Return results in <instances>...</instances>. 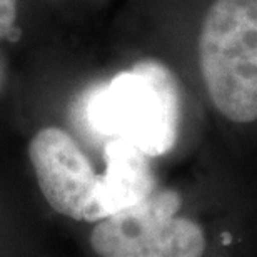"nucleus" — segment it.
<instances>
[{"instance_id":"f257e3e1","label":"nucleus","mask_w":257,"mask_h":257,"mask_svg":"<svg viewBox=\"0 0 257 257\" xmlns=\"http://www.w3.org/2000/svg\"><path fill=\"white\" fill-rule=\"evenodd\" d=\"M210 102L237 124L257 120V0H214L199 34Z\"/></svg>"},{"instance_id":"f03ea898","label":"nucleus","mask_w":257,"mask_h":257,"mask_svg":"<svg viewBox=\"0 0 257 257\" xmlns=\"http://www.w3.org/2000/svg\"><path fill=\"white\" fill-rule=\"evenodd\" d=\"M90 114L99 131L134 144L149 157L162 156L174 147L179 132L177 79L167 65L141 60L97 94Z\"/></svg>"},{"instance_id":"20e7f679","label":"nucleus","mask_w":257,"mask_h":257,"mask_svg":"<svg viewBox=\"0 0 257 257\" xmlns=\"http://www.w3.org/2000/svg\"><path fill=\"white\" fill-rule=\"evenodd\" d=\"M29 157L40 192L54 210L84 222L105 219L97 199L100 176L69 132L60 127L39 131L29 144Z\"/></svg>"},{"instance_id":"0eeeda50","label":"nucleus","mask_w":257,"mask_h":257,"mask_svg":"<svg viewBox=\"0 0 257 257\" xmlns=\"http://www.w3.org/2000/svg\"><path fill=\"white\" fill-rule=\"evenodd\" d=\"M4 82H5V65H4V60L0 57V90L4 87Z\"/></svg>"},{"instance_id":"39448f33","label":"nucleus","mask_w":257,"mask_h":257,"mask_svg":"<svg viewBox=\"0 0 257 257\" xmlns=\"http://www.w3.org/2000/svg\"><path fill=\"white\" fill-rule=\"evenodd\" d=\"M105 172L100 176L99 205L105 217L141 202L156 191L147 154L124 139L105 146Z\"/></svg>"},{"instance_id":"7ed1b4c3","label":"nucleus","mask_w":257,"mask_h":257,"mask_svg":"<svg viewBox=\"0 0 257 257\" xmlns=\"http://www.w3.org/2000/svg\"><path fill=\"white\" fill-rule=\"evenodd\" d=\"M181 194L156 189L141 202L102 219L90 245L99 257H202V227L181 217Z\"/></svg>"},{"instance_id":"423d86ee","label":"nucleus","mask_w":257,"mask_h":257,"mask_svg":"<svg viewBox=\"0 0 257 257\" xmlns=\"http://www.w3.org/2000/svg\"><path fill=\"white\" fill-rule=\"evenodd\" d=\"M17 22V0H0V40L12 32Z\"/></svg>"}]
</instances>
